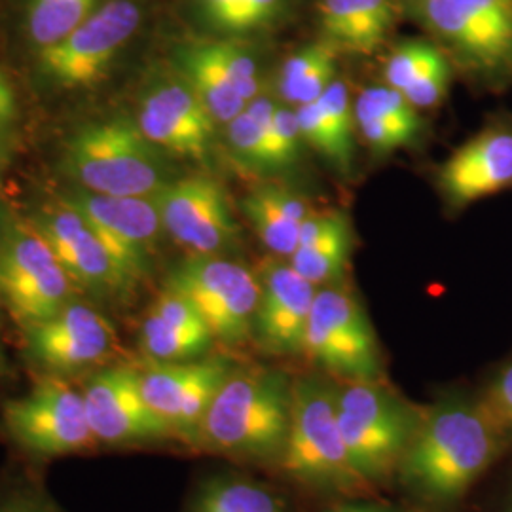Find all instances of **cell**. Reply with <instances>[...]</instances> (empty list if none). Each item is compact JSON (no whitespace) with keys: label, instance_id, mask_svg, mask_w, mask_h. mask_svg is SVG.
<instances>
[{"label":"cell","instance_id":"cell-5","mask_svg":"<svg viewBox=\"0 0 512 512\" xmlns=\"http://www.w3.org/2000/svg\"><path fill=\"white\" fill-rule=\"evenodd\" d=\"M65 160L74 179L93 194L150 198L167 184L156 147L124 118L78 131Z\"/></svg>","mask_w":512,"mask_h":512},{"label":"cell","instance_id":"cell-21","mask_svg":"<svg viewBox=\"0 0 512 512\" xmlns=\"http://www.w3.org/2000/svg\"><path fill=\"white\" fill-rule=\"evenodd\" d=\"M213 340L215 336L198 310L167 287L141 327V348L152 363L192 361L203 355Z\"/></svg>","mask_w":512,"mask_h":512},{"label":"cell","instance_id":"cell-12","mask_svg":"<svg viewBox=\"0 0 512 512\" xmlns=\"http://www.w3.org/2000/svg\"><path fill=\"white\" fill-rule=\"evenodd\" d=\"M230 374L228 361L220 357L152 363L141 372V391L171 435L196 446L203 418Z\"/></svg>","mask_w":512,"mask_h":512},{"label":"cell","instance_id":"cell-27","mask_svg":"<svg viewBox=\"0 0 512 512\" xmlns=\"http://www.w3.org/2000/svg\"><path fill=\"white\" fill-rule=\"evenodd\" d=\"M351 249V226L348 217L342 215V219L338 220L327 234H323L321 238L311 241L308 245H300L293 255L289 256V264L315 287H321L336 281L346 272Z\"/></svg>","mask_w":512,"mask_h":512},{"label":"cell","instance_id":"cell-8","mask_svg":"<svg viewBox=\"0 0 512 512\" xmlns=\"http://www.w3.org/2000/svg\"><path fill=\"white\" fill-rule=\"evenodd\" d=\"M2 425L23 450L46 458L76 454L97 444L82 391L57 376L44 378L29 395L4 404Z\"/></svg>","mask_w":512,"mask_h":512},{"label":"cell","instance_id":"cell-14","mask_svg":"<svg viewBox=\"0 0 512 512\" xmlns=\"http://www.w3.org/2000/svg\"><path fill=\"white\" fill-rule=\"evenodd\" d=\"M154 200L164 230L194 255H215L238 236L224 188L209 177L167 183Z\"/></svg>","mask_w":512,"mask_h":512},{"label":"cell","instance_id":"cell-7","mask_svg":"<svg viewBox=\"0 0 512 512\" xmlns=\"http://www.w3.org/2000/svg\"><path fill=\"white\" fill-rule=\"evenodd\" d=\"M165 287L184 296L219 340L238 344L255 330L260 281L243 264L194 255L175 268Z\"/></svg>","mask_w":512,"mask_h":512},{"label":"cell","instance_id":"cell-22","mask_svg":"<svg viewBox=\"0 0 512 512\" xmlns=\"http://www.w3.org/2000/svg\"><path fill=\"white\" fill-rule=\"evenodd\" d=\"M323 40L338 54L374 55L397 21L395 0H321Z\"/></svg>","mask_w":512,"mask_h":512},{"label":"cell","instance_id":"cell-13","mask_svg":"<svg viewBox=\"0 0 512 512\" xmlns=\"http://www.w3.org/2000/svg\"><path fill=\"white\" fill-rule=\"evenodd\" d=\"M92 226L114 260L133 281L147 270L164 228L154 196H105L78 192L69 202Z\"/></svg>","mask_w":512,"mask_h":512},{"label":"cell","instance_id":"cell-2","mask_svg":"<svg viewBox=\"0 0 512 512\" xmlns=\"http://www.w3.org/2000/svg\"><path fill=\"white\" fill-rule=\"evenodd\" d=\"M293 384L275 370L232 372L202 421L203 450L228 458L279 463L291 423Z\"/></svg>","mask_w":512,"mask_h":512},{"label":"cell","instance_id":"cell-24","mask_svg":"<svg viewBox=\"0 0 512 512\" xmlns=\"http://www.w3.org/2000/svg\"><path fill=\"white\" fill-rule=\"evenodd\" d=\"M183 78L190 84L217 124H230L247 109L232 76L213 52L211 42H196L179 52Z\"/></svg>","mask_w":512,"mask_h":512},{"label":"cell","instance_id":"cell-11","mask_svg":"<svg viewBox=\"0 0 512 512\" xmlns=\"http://www.w3.org/2000/svg\"><path fill=\"white\" fill-rule=\"evenodd\" d=\"M73 279L40 232H23L0 255V296L27 329L71 304Z\"/></svg>","mask_w":512,"mask_h":512},{"label":"cell","instance_id":"cell-35","mask_svg":"<svg viewBox=\"0 0 512 512\" xmlns=\"http://www.w3.org/2000/svg\"><path fill=\"white\" fill-rule=\"evenodd\" d=\"M296 116H298L304 143L313 150H317L321 156H325L330 164L336 167V147H334V141L330 135L329 124L323 116V110L319 107V101H311V103L296 107Z\"/></svg>","mask_w":512,"mask_h":512},{"label":"cell","instance_id":"cell-10","mask_svg":"<svg viewBox=\"0 0 512 512\" xmlns=\"http://www.w3.org/2000/svg\"><path fill=\"white\" fill-rule=\"evenodd\" d=\"M139 23V4L110 0L69 37L40 50V69L63 88H90L105 78L110 63L135 35Z\"/></svg>","mask_w":512,"mask_h":512},{"label":"cell","instance_id":"cell-30","mask_svg":"<svg viewBox=\"0 0 512 512\" xmlns=\"http://www.w3.org/2000/svg\"><path fill=\"white\" fill-rule=\"evenodd\" d=\"M97 10V0H31L27 27L40 50L69 37Z\"/></svg>","mask_w":512,"mask_h":512},{"label":"cell","instance_id":"cell-6","mask_svg":"<svg viewBox=\"0 0 512 512\" xmlns=\"http://www.w3.org/2000/svg\"><path fill=\"white\" fill-rule=\"evenodd\" d=\"M302 351L342 382H376L382 374L374 330L359 300L346 289L317 291Z\"/></svg>","mask_w":512,"mask_h":512},{"label":"cell","instance_id":"cell-36","mask_svg":"<svg viewBox=\"0 0 512 512\" xmlns=\"http://www.w3.org/2000/svg\"><path fill=\"white\" fill-rule=\"evenodd\" d=\"M450 78H452L450 65L444 63L439 69L425 74L418 82H414L401 93L416 109H431V107H437L446 97L450 88Z\"/></svg>","mask_w":512,"mask_h":512},{"label":"cell","instance_id":"cell-38","mask_svg":"<svg viewBox=\"0 0 512 512\" xmlns=\"http://www.w3.org/2000/svg\"><path fill=\"white\" fill-rule=\"evenodd\" d=\"M0 512H52L48 511L42 503L31 499H12L0 505Z\"/></svg>","mask_w":512,"mask_h":512},{"label":"cell","instance_id":"cell-18","mask_svg":"<svg viewBox=\"0 0 512 512\" xmlns=\"http://www.w3.org/2000/svg\"><path fill=\"white\" fill-rule=\"evenodd\" d=\"M260 281L255 330L260 344L272 353H298L304 348L317 287L289 262H268Z\"/></svg>","mask_w":512,"mask_h":512},{"label":"cell","instance_id":"cell-39","mask_svg":"<svg viewBox=\"0 0 512 512\" xmlns=\"http://www.w3.org/2000/svg\"><path fill=\"white\" fill-rule=\"evenodd\" d=\"M329 512H404L403 509L391 507V505H346V507H338Z\"/></svg>","mask_w":512,"mask_h":512},{"label":"cell","instance_id":"cell-15","mask_svg":"<svg viewBox=\"0 0 512 512\" xmlns=\"http://www.w3.org/2000/svg\"><path fill=\"white\" fill-rule=\"evenodd\" d=\"M86 414L101 444H133L171 439V431L148 406L141 391V372L112 366L84 387Z\"/></svg>","mask_w":512,"mask_h":512},{"label":"cell","instance_id":"cell-4","mask_svg":"<svg viewBox=\"0 0 512 512\" xmlns=\"http://www.w3.org/2000/svg\"><path fill=\"white\" fill-rule=\"evenodd\" d=\"M334 387L338 425L355 471L378 484L399 471L421 414L376 382H342Z\"/></svg>","mask_w":512,"mask_h":512},{"label":"cell","instance_id":"cell-20","mask_svg":"<svg viewBox=\"0 0 512 512\" xmlns=\"http://www.w3.org/2000/svg\"><path fill=\"white\" fill-rule=\"evenodd\" d=\"M40 234L73 283L103 293L122 291L133 283L131 275L110 255L92 226L69 203L48 217Z\"/></svg>","mask_w":512,"mask_h":512},{"label":"cell","instance_id":"cell-40","mask_svg":"<svg viewBox=\"0 0 512 512\" xmlns=\"http://www.w3.org/2000/svg\"><path fill=\"white\" fill-rule=\"evenodd\" d=\"M509 512H512V497H511V505H509Z\"/></svg>","mask_w":512,"mask_h":512},{"label":"cell","instance_id":"cell-25","mask_svg":"<svg viewBox=\"0 0 512 512\" xmlns=\"http://www.w3.org/2000/svg\"><path fill=\"white\" fill-rule=\"evenodd\" d=\"M336 54L325 40L294 52L279 73L281 97L296 107L317 101L336 80Z\"/></svg>","mask_w":512,"mask_h":512},{"label":"cell","instance_id":"cell-1","mask_svg":"<svg viewBox=\"0 0 512 512\" xmlns=\"http://www.w3.org/2000/svg\"><path fill=\"white\" fill-rule=\"evenodd\" d=\"M503 439L478 401L433 404L421 414L399 475L425 503L452 505L492 465Z\"/></svg>","mask_w":512,"mask_h":512},{"label":"cell","instance_id":"cell-17","mask_svg":"<svg viewBox=\"0 0 512 512\" xmlns=\"http://www.w3.org/2000/svg\"><path fill=\"white\" fill-rule=\"evenodd\" d=\"M114 348L109 319L86 304L71 302L55 317L29 329V349L57 374L101 363Z\"/></svg>","mask_w":512,"mask_h":512},{"label":"cell","instance_id":"cell-3","mask_svg":"<svg viewBox=\"0 0 512 512\" xmlns=\"http://www.w3.org/2000/svg\"><path fill=\"white\" fill-rule=\"evenodd\" d=\"M277 465L285 475L315 490L338 494L366 490L368 484L349 458L329 382L319 378L294 382L289 433Z\"/></svg>","mask_w":512,"mask_h":512},{"label":"cell","instance_id":"cell-31","mask_svg":"<svg viewBox=\"0 0 512 512\" xmlns=\"http://www.w3.org/2000/svg\"><path fill=\"white\" fill-rule=\"evenodd\" d=\"M319 107L323 110V116L329 124L330 135L336 147V167L342 173H349L355 156V107L349 97L348 86L344 80H334L329 90L323 93L319 99Z\"/></svg>","mask_w":512,"mask_h":512},{"label":"cell","instance_id":"cell-26","mask_svg":"<svg viewBox=\"0 0 512 512\" xmlns=\"http://www.w3.org/2000/svg\"><path fill=\"white\" fill-rule=\"evenodd\" d=\"M203 23L226 37H245L274 27L285 0H196Z\"/></svg>","mask_w":512,"mask_h":512},{"label":"cell","instance_id":"cell-16","mask_svg":"<svg viewBox=\"0 0 512 512\" xmlns=\"http://www.w3.org/2000/svg\"><path fill=\"white\" fill-rule=\"evenodd\" d=\"M137 126L154 147L200 162L209 152L217 122L183 78L148 93Z\"/></svg>","mask_w":512,"mask_h":512},{"label":"cell","instance_id":"cell-19","mask_svg":"<svg viewBox=\"0 0 512 512\" xmlns=\"http://www.w3.org/2000/svg\"><path fill=\"white\" fill-rule=\"evenodd\" d=\"M437 183L456 207L512 188V129H484L463 143L440 165Z\"/></svg>","mask_w":512,"mask_h":512},{"label":"cell","instance_id":"cell-32","mask_svg":"<svg viewBox=\"0 0 512 512\" xmlns=\"http://www.w3.org/2000/svg\"><path fill=\"white\" fill-rule=\"evenodd\" d=\"M444 63H448V59L437 46L423 40H410L397 46L393 54L387 57L385 82L389 88L404 92L408 86L418 82L425 74L439 69Z\"/></svg>","mask_w":512,"mask_h":512},{"label":"cell","instance_id":"cell-34","mask_svg":"<svg viewBox=\"0 0 512 512\" xmlns=\"http://www.w3.org/2000/svg\"><path fill=\"white\" fill-rule=\"evenodd\" d=\"M478 403L503 437L512 435V363L495 376Z\"/></svg>","mask_w":512,"mask_h":512},{"label":"cell","instance_id":"cell-28","mask_svg":"<svg viewBox=\"0 0 512 512\" xmlns=\"http://www.w3.org/2000/svg\"><path fill=\"white\" fill-rule=\"evenodd\" d=\"M279 107L277 99L270 93H258L247 103V109L226 124L228 143L243 162L255 169H270V148H268V128Z\"/></svg>","mask_w":512,"mask_h":512},{"label":"cell","instance_id":"cell-29","mask_svg":"<svg viewBox=\"0 0 512 512\" xmlns=\"http://www.w3.org/2000/svg\"><path fill=\"white\" fill-rule=\"evenodd\" d=\"M190 512H287L270 488L241 478H215L196 495Z\"/></svg>","mask_w":512,"mask_h":512},{"label":"cell","instance_id":"cell-23","mask_svg":"<svg viewBox=\"0 0 512 512\" xmlns=\"http://www.w3.org/2000/svg\"><path fill=\"white\" fill-rule=\"evenodd\" d=\"M243 211L260 241L275 255L287 258L298 249L300 224L311 213L300 196L277 184L258 186L245 198Z\"/></svg>","mask_w":512,"mask_h":512},{"label":"cell","instance_id":"cell-37","mask_svg":"<svg viewBox=\"0 0 512 512\" xmlns=\"http://www.w3.org/2000/svg\"><path fill=\"white\" fill-rule=\"evenodd\" d=\"M16 114V95L6 82V78L0 74V126L8 124Z\"/></svg>","mask_w":512,"mask_h":512},{"label":"cell","instance_id":"cell-9","mask_svg":"<svg viewBox=\"0 0 512 512\" xmlns=\"http://www.w3.org/2000/svg\"><path fill=\"white\" fill-rule=\"evenodd\" d=\"M423 23L475 71L512 69V0H418Z\"/></svg>","mask_w":512,"mask_h":512},{"label":"cell","instance_id":"cell-33","mask_svg":"<svg viewBox=\"0 0 512 512\" xmlns=\"http://www.w3.org/2000/svg\"><path fill=\"white\" fill-rule=\"evenodd\" d=\"M304 139L296 110L279 105L274 120L268 128V148H270V169L289 167L296 162Z\"/></svg>","mask_w":512,"mask_h":512}]
</instances>
